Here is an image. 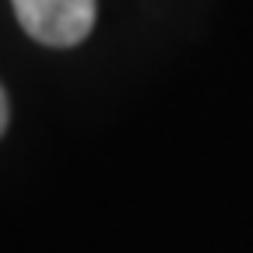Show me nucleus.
Masks as SVG:
<instances>
[{"mask_svg":"<svg viewBox=\"0 0 253 253\" xmlns=\"http://www.w3.org/2000/svg\"><path fill=\"white\" fill-rule=\"evenodd\" d=\"M4 126H7V95L0 88V134H4Z\"/></svg>","mask_w":253,"mask_h":253,"instance_id":"f03ea898","label":"nucleus"},{"mask_svg":"<svg viewBox=\"0 0 253 253\" xmlns=\"http://www.w3.org/2000/svg\"><path fill=\"white\" fill-rule=\"evenodd\" d=\"M21 28L46 46H78L95 25V0H11Z\"/></svg>","mask_w":253,"mask_h":253,"instance_id":"f257e3e1","label":"nucleus"}]
</instances>
